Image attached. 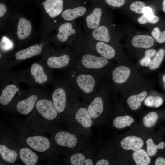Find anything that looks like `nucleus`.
I'll return each instance as SVG.
<instances>
[{"instance_id":"1","label":"nucleus","mask_w":165,"mask_h":165,"mask_svg":"<svg viewBox=\"0 0 165 165\" xmlns=\"http://www.w3.org/2000/svg\"><path fill=\"white\" fill-rule=\"evenodd\" d=\"M62 78L88 104L99 90L105 76L102 74L72 67L64 71Z\"/></svg>"},{"instance_id":"2","label":"nucleus","mask_w":165,"mask_h":165,"mask_svg":"<svg viewBox=\"0 0 165 165\" xmlns=\"http://www.w3.org/2000/svg\"><path fill=\"white\" fill-rule=\"evenodd\" d=\"M82 38L72 47L77 55L73 67L102 74L105 76L115 65L113 61L100 56L89 48L82 43Z\"/></svg>"},{"instance_id":"3","label":"nucleus","mask_w":165,"mask_h":165,"mask_svg":"<svg viewBox=\"0 0 165 165\" xmlns=\"http://www.w3.org/2000/svg\"><path fill=\"white\" fill-rule=\"evenodd\" d=\"M105 77L110 84L112 92L115 93L132 87L144 78L135 65L128 62L114 65Z\"/></svg>"},{"instance_id":"4","label":"nucleus","mask_w":165,"mask_h":165,"mask_svg":"<svg viewBox=\"0 0 165 165\" xmlns=\"http://www.w3.org/2000/svg\"><path fill=\"white\" fill-rule=\"evenodd\" d=\"M52 84L51 98L57 112L70 116L80 104V97L62 78L55 79Z\"/></svg>"},{"instance_id":"5","label":"nucleus","mask_w":165,"mask_h":165,"mask_svg":"<svg viewBox=\"0 0 165 165\" xmlns=\"http://www.w3.org/2000/svg\"><path fill=\"white\" fill-rule=\"evenodd\" d=\"M10 72L19 83H25L32 88L52 84L55 80L53 71L41 61L33 63L23 70Z\"/></svg>"},{"instance_id":"6","label":"nucleus","mask_w":165,"mask_h":165,"mask_svg":"<svg viewBox=\"0 0 165 165\" xmlns=\"http://www.w3.org/2000/svg\"><path fill=\"white\" fill-rule=\"evenodd\" d=\"M112 92L110 84L105 76L98 92L87 104V109L93 121V127H100L104 122L110 108V100Z\"/></svg>"},{"instance_id":"7","label":"nucleus","mask_w":165,"mask_h":165,"mask_svg":"<svg viewBox=\"0 0 165 165\" xmlns=\"http://www.w3.org/2000/svg\"><path fill=\"white\" fill-rule=\"evenodd\" d=\"M54 140L57 146L64 149L69 154L82 151L92 143L90 137L71 130L57 132L55 134Z\"/></svg>"},{"instance_id":"8","label":"nucleus","mask_w":165,"mask_h":165,"mask_svg":"<svg viewBox=\"0 0 165 165\" xmlns=\"http://www.w3.org/2000/svg\"><path fill=\"white\" fill-rule=\"evenodd\" d=\"M50 50L41 61L49 69L64 71L74 67L77 55L72 47Z\"/></svg>"},{"instance_id":"9","label":"nucleus","mask_w":165,"mask_h":165,"mask_svg":"<svg viewBox=\"0 0 165 165\" xmlns=\"http://www.w3.org/2000/svg\"><path fill=\"white\" fill-rule=\"evenodd\" d=\"M88 103L81 102L74 112L68 117L70 130L82 135L91 137L93 121L88 109Z\"/></svg>"},{"instance_id":"10","label":"nucleus","mask_w":165,"mask_h":165,"mask_svg":"<svg viewBox=\"0 0 165 165\" xmlns=\"http://www.w3.org/2000/svg\"><path fill=\"white\" fill-rule=\"evenodd\" d=\"M153 82L146 78L132 87L120 93L127 96L126 102L129 108L133 111L138 109L142 102L150 92L153 89Z\"/></svg>"},{"instance_id":"11","label":"nucleus","mask_w":165,"mask_h":165,"mask_svg":"<svg viewBox=\"0 0 165 165\" xmlns=\"http://www.w3.org/2000/svg\"><path fill=\"white\" fill-rule=\"evenodd\" d=\"M43 44H35L18 50L10 56L0 60V74L9 71L24 61L41 54L43 50Z\"/></svg>"},{"instance_id":"12","label":"nucleus","mask_w":165,"mask_h":165,"mask_svg":"<svg viewBox=\"0 0 165 165\" xmlns=\"http://www.w3.org/2000/svg\"><path fill=\"white\" fill-rule=\"evenodd\" d=\"M82 41L86 46L105 58L118 64L127 62L122 57V51L112 45L87 37L85 35Z\"/></svg>"},{"instance_id":"13","label":"nucleus","mask_w":165,"mask_h":165,"mask_svg":"<svg viewBox=\"0 0 165 165\" xmlns=\"http://www.w3.org/2000/svg\"><path fill=\"white\" fill-rule=\"evenodd\" d=\"M44 88H31L22 90L16 98L15 107L19 113L27 115L33 109L37 101L45 94Z\"/></svg>"},{"instance_id":"14","label":"nucleus","mask_w":165,"mask_h":165,"mask_svg":"<svg viewBox=\"0 0 165 165\" xmlns=\"http://www.w3.org/2000/svg\"><path fill=\"white\" fill-rule=\"evenodd\" d=\"M0 103L6 106L12 103L21 90L19 82L9 71L0 74Z\"/></svg>"},{"instance_id":"15","label":"nucleus","mask_w":165,"mask_h":165,"mask_svg":"<svg viewBox=\"0 0 165 165\" xmlns=\"http://www.w3.org/2000/svg\"><path fill=\"white\" fill-rule=\"evenodd\" d=\"M57 35V41L72 47L84 35L80 27L75 21L66 22L60 25Z\"/></svg>"},{"instance_id":"16","label":"nucleus","mask_w":165,"mask_h":165,"mask_svg":"<svg viewBox=\"0 0 165 165\" xmlns=\"http://www.w3.org/2000/svg\"><path fill=\"white\" fill-rule=\"evenodd\" d=\"M106 21V13L102 8L97 6L88 10L83 17L85 34L91 32Z\"/></svg>"},{"instance_id":"17","label":"nucleus","mask_w":165,"mask_h":165,"mask_svg":"<svg viewBox=\"0 0 165 165\" xmlns=\"http://www.w3.org/2000/svg\"><path fill=\"white\" fill-rule=\"evenodd\" d=\"M98 144L91 143L82 151L69 154V164L72 165H94V157Z\"/></svg>"},{"instance_id":"18","label":"nucleus","mask_w":165,"mask_h":165,"mask_svg":"<svg viewBox=\"0 0 165 165\" xmlns=\"http://www.w3.org/2000/svg\"><path fill=\"white\" fill-rule=\"evenodd\" d=\"M106 21L91 32L85 34V35L87 37L95 40L112 45L122 51L121 48L119 43L113 38L110 28L106 24Z\"/></svg>"},{"instance_id":"19","label":"nucleus","mask_w":165,"mask_h":165,"mask_svg":"<svg viewBox=\"0 0 165 165\" xmlns=\"http://www.w3.org/2000/svg\"><path fill=\"white\" fill-rule=\"evenodd\" d=\"M46 94L37 101L35 107L38 112L47 120L55 119L59 114L57 112L51 98L46 96Z\"/></svg>"},{"instance_id":"20","label":"nucleus","mask_w":165,"mask_h":165,"mask_svg":"<svg viewBox=\"0 0 165 165\" xmlns=\"http://www.w3.org/2000/svg\"><path fill=\"white\" fill-rule=\"evenodd\" d=\"M27 144L34 150L43 152L50 147V143L46 137L41 136H35L28 137L26 140Z\"/></svg>"},{"instance_id":"21","label":"nucleus","mask_w":165,"mask_h":165,"mask_svg":"<svg viewBox=\"0 0 165 165\" xmlns=\"http://www.w3.org/2000/svg\"><path fill=\"white\" fill-rule=\"evenodd\" d=\"M165 56V49L163 48L160 49L152 58L150 65L148 67L139 71L140 75L141 76L146 75L157 70L161 65Z\"/></svg>"},{"instance_id":"22","label":"nucleus","mask_w":165,"mask_h":165,"mask_svg":"<svg viewBox=\"0 0 165 165\" xmlns=\"http://www.w3.org/2000/svg\"><path fill=\"white\" fill-rule=\"evenodd\" d=\"M42 4L45 11L51 18L57 16L63 11V0H46Z\"/></svg>"},{"instance_id":"23","label":"nucleus","mask_w":165,"mask_h":165,"mask_svg":"<svg viewBox=\"0 0 165 165\" xmlns=\"http://www.w3.org/2000/svg\"><path fill=\"white\" fill-rule=\"evenodd\" d=\"M88 10L84 6H79L67 9L62 13L61 16L66 22L75 21L78 18L83 17Z\"/></svg>"},{"instance_id":"24","label":"nucleus","mask_w":165,"mask_h":165,"mask_svg":"<svg viewBox=\"0 0 165 165\" xmlns=\"http://www.w3.org/2000/svg\"><path fill=\"white\" fill-rule=\"evenodd\" d=\"M154 39L150 36L138 35L133 38L131 44L134 48L145 50L152 48L154 45Z\"/></svg>"},{"instance_id":"25","label":"nucleus","mask_w":165,"mask_h":165,"mask_svg":"<svg viewBox=\"0 0 165 165\" xmlns=\"http://www.w3.org/2000/svg\"><path fill=\"white\" fill-rule=\"evenodd\" d=\"M120 145L123 149L135 151L141 148L144 143L140 138L134 136H127L120 141Z\"/></svg>"},{"instance_id":"26","label":"nucleus","mask_w":165,"mask_h":165,"mask_svg":"<svg viewBox=\"0 0 165 165\" xmlns=\"http://www.w3.org/2000/svg\"><path fill=\"white\" fill-rule=\"evenodd\" d=\"M31 30L30 22L25 18H20L17 27V34L19 39L22 40L28 37L31 34Z\"/></svg>"},{"instance_id":"27","label":"nucleus","mask_w":165,"mask_h":165,"mask_svg":"<svg viewBox=\"0 0 165 165\" xmlns=\"http://www.w3.org/2000/svg\"><path fill=\"white\" fill-rule=\"evenodd\" d=\"M20 157L22 162L26 165H34L38 160L37 155L30 149L23 147L19 153Z\"/></svg>"},{"instance_id":"28","label":"nucleus","mask_w":165,"mask_h":165,"mask_svg":"<svg viewBox=\"0 0 165 165\" xmlns=\"http://www.w3.org/2000/svg\"><path fill=\"white\" fill-rule=\"evenodd\" d=\"M163 102L162 97L156 94V93L153 89L150 91L143 101L145 106L155 108L160 106Z\"/></svg>"},{"instance_id":"29","label":"nucleus","mask_w":165,"mask_h":165,"mask_svg":"<svg viewBox=\"0 0 165 165\" xmlns=\"http://www.w3.org/2000/svg\"><path fill=\"white\" fill-rule=\"evenodd\" d=\"M132 157L137 165H148L151 162L147 152L141 148L134 151L132 154Z\"/></svg>"},{"instance_id":"30","label":"nucleus","mask_w":165,"mask_h":165,"mask_svg":"<svg viewBox=\"0 0 165 165\" xmlns=\"http://www.w3.org/2000/svg\"><path fill=\"white\" fill-rule=\"evenodd\" d=\"M134 121L133 119L129 115L117 116L112 121L114 127L118 129H121L130 126Z\"/></svg>"},{"instance_id":"31","label":"nucleus","mask_w":165,"mask_h":165,"mask_svg":"<svg viewBox=\"0 0 165 165\" xmlns=\"http://www.w3.org/2000/svg\"><path fill=\"white\" fill-rule=\"evenodd\" d=\"M0 154L4 160L10 163L14 162L17 156V154L15 151L2 144L0 145Z\"/></svg>"},{"instance_id":"32","label":"nucleus","mask_w":165,"mask_h":165,"mask_svg":"<svg viewBox=\"0 0 165 165\" xmlns=\"http://www.w3.org/2000/svg\"><path fill=\"white\" fill-rule=\"evenodd\" d=\"M147 152L150 156H153L156 154L158 149H163L165 147V144L162 142L158 145H155L152 139L149 138L146 141Z\"/></svg>"},{"instance_id":"33","label":"nucleus","mask_w":165,"mask_h":165,"mask_svg":"<svg viewBox=\"0 0 165 165\" xmlns=\"http://www.w3.org/2000/svg\"><path fill=\"white\" fill-rule=\"evenodd\" d=\"M158 117V115L156 112H150L145 115L143 118L144 125L147 128L152 127L156 123Z\"/></svg>"},{"instance_id":"34","label":"nucleus","mask_w":165,"mask_h":165,"mask_svg":"<svg viewBox=\"0 0 165 165\" xmlns=\"http://www.w3.org/2000/svg\"><path fill=\"white\" fill-rule=\"evenodd\" d=\"M160 20L159 17L154 14L152 15H143L138 19V21L141 24H144L150 23L152 24H156Z\"/></svg>"},{"instance_id":"35","label":"nucleus","mask_w":165,"mask_h":165,"mask_svg":"<svg viewBox=\"0 0 165 165\" xmlns=\"http://www.w3.org/2000/svg\"><path fill=\"white\" fill-rule=\"evenodd\" d=\"M151 34L158 43H163L165 42V30L161 32L158 27H156L154 28Z\"/></svg>"},{"instance_id":"36","label":"nucleus","mask_w":165,"mask_h":165,"mask_svg":"<svg viewBox=\"0 0 165 165\" xmlns=\"http://www.w3.org/2000/svg\"><path fill=\"white\" fill-rule=\"evenodd\" d=\"M152 60V58L143 55L139 58L135 65L138 70L140 68H147L150 65Z\"/></svg>"},{"instance_id":"37","label":"nucleus","mask_w":165,"mask_h":165,"mask_svg":"<svg viewBox=\"0 0 165 165\" xmlns=\"http://www.w3.org/2000/svg\"><path fill=\"white\" fill-rule=\"evenodd\" d=\"M146 6L145 3L141 1H136L130 5V9L137 14H142L143 9Z\"/></svg>"},{"instance_id":"38","label":"nucleus","mask_w":165,"mask_h":165,"mask_svg":"<svg viewBox=\"0 0 165 165\" xmlns=\"http://www.w3.org/2000/svg\"><path fill=\"white\" fill-rule=\"evenodd\" d=\"M105 1L108 5L115 8L121 7L125 3V0H105Z\"/></svg>"},{"instance_id":"39","label":"nucleus","mask_w":165,"mask_h":165,"mask_svg":"<svg viewBox=\"0 0 165 165\" xmlns=\"http://www.w3.org/2000/svg\"><path fill=\"white\" fill-rule=\"evenodd\" d=\"M156 50L153 48H150L145 49L143 56H146L152 58L156 53Z\"/></svg>"},{"instance_id":"40","label":"nucleus","mask_w":165,"mask_h":165,"mask_svg":"<svg viewBox=\"0 0 165 165\" xmlns=\"http://www.w3.org/2000/svg\"><path fill=\"white\" fill-rule=\"evenodd\" d=\"M142 14L145 15H152L154 14L152 9L149 7L145 6L143 9Z\"/></svg>"},{"instance_id":"41","label":"nucleus","mask_w":165,"mask_h":165,"mask_svg":"<svg viewBox=\"0 0 165 165\" xmlns=\"http://www.w3.org/2000/svg\"><path fill=\"white\" fill-rule=\"evenodd\" d=\"M155 165H165V159L162 157L157 158L155 162Z\"/></svg>"},{"instance_id":"42","label":"nucleus","mask_w":165,"mask_h":165,"mask_svg":"<svg viewBox=\"0 0 165 165\" xmlns=\"http://www.w3.org/2000/svg\"><path fill=\"white\" fill-rule=\"evenodd\" d=\"M7 10V8L5 5L2 3L0 4V17H2L3 16L5 13H6Z\"/></svg>"},{"instance_id":"43","label":"nucleus","mask_w":165,"mask_h":165,"mask_svg":"<svg viewBox=\"0 0 165 165\" xmlns=\"http://www.w3.org/2000/svg\"><path fill=\"white\" fill-rule=\"evenodd\" d=\"M161 79L164 90H165V73L162 75Z\"/></svg>"},{"instance_id":"44","label":"nucleus","mask_w":165,"mask_h":165,"mask_svg":"<svg viewBox=\"0 0 165 165\" xmlns=\"http://www.w3.org/2000/svg\"><path fill=\"white\" fill-rule=\"evenodd\" d=\"M162 9L163 11L165 13V0H163Z\"/></svg>"}]
</instances>
